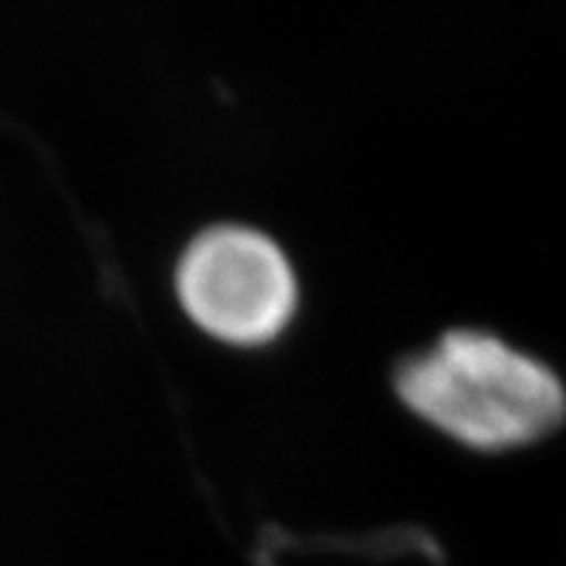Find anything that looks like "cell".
<instances>
[{
  "instance_id": "1",
  "label": "cell",
  "mask_w": 566,
  "mask_h": 566,
  "mask_svg": "<svg viewBox=\"0 0 566 566\" xmlns=\"http://www.w3.org/2000/svg\"><path fill=\"white\" fill-rule=\"evenodd\" d=\"M407 409L475 451H509L554 433L566 388L533 354L480 328H457L396 367Z\"/></svg>"
},
{
  "instance_id": "2",
  "label": "cell",
  "mask_w": 566,
  "mask_h": 566,
  "mask_svg": "<svg viewBox=\"0 0 566 566\" xmlns=\"http://www.w3.org/2000/svg\"><path fill=\"white\" fill-rule=\"evenodd\" d=\"M184 313L231 346H260L289 328L300 283L271 233L247 223H216L195 233L174 273Z\"/></svg>"
}]
</instances>
